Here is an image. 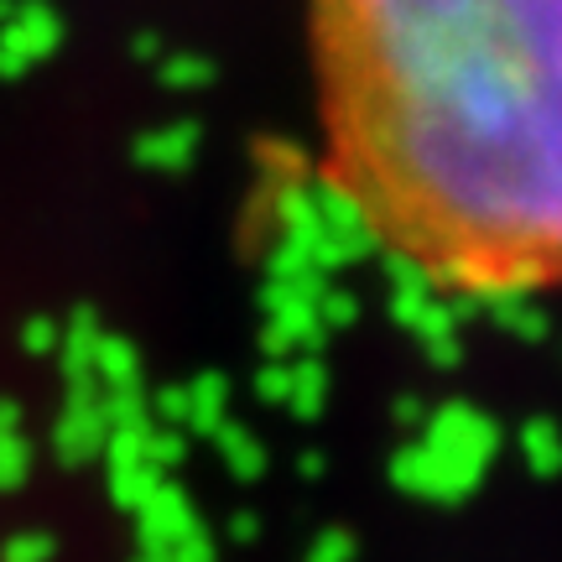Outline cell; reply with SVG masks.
I'll return each instance as SVG.
<instances>
[{"label": "cell", "instance_id": "obj_1", "mask_svg": "<svg viewBox=\"0 0 562 562\" xmlns=\"http://www.w3.org/2000/svg\"><path fill=\"white\" fill-rule=\"evenodd\" d=\"M334 193L442 292H562V0H307Z\"/></svg>", "mask_w": 562, "mask_h": 562}]
</instances>
